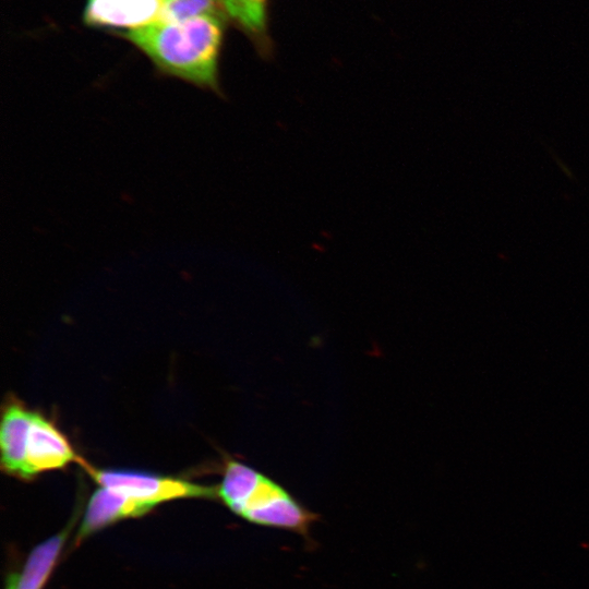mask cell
Listing matches in <instances>:
<instances>
[{
	"mask_svg": "<svg viewBox=\"0 0 589 589\" xmlns=\"http://www.w3.org/2000/svg\"><path fill=\"white\" fill-rule=\"evenodd\" d=\"M227 15L224 11L173 23H152L121 35L156 69L200 88L221 94L219 59Z\"/></svg>",
	"mask_w": 589,
	"mask_h": 589,
	"instance_id": "obj_1",
	"label": "cell"
},
{
	"mask_svg": "<svg viewBox=\"0 0 589 589\" xmlns=\"http://www.w3.org/2000/svg\"><path fill=\"white\" fill-rule=\"evenodd\" d=\"M217 498L253 525L297 533L310 540L318 515L269 476L233 458L225 459Z\"/></svg>",
	"mask_w": 589,
	"mask_h": 589,
	"instance_id": "obj_2",
	"label": "cell"
},
{
	"mask_svg": "<svg viewBox=\"0 0 589 589\" xmlns=\"http://www.w3.org/2000/svg\"><path fill=\"white\" fill-rule=\"evenodd\" d=\"M0 449L2 470L24 481L81 461L52 420L13 397L2 407Z\"/></svg>",
	"mask_w": 589,
	"mask_h": 589,
	"instance_id": "obj_3",
	"label": "cell"
},
{
	"mask_svg": "<svg viewBox=\"0 0 589 589\" xmlns=\"http://www.w3.org/2000/svg\"><path fill=\"white\" fill-rule=\"evenodd\" d=\"M99 485L123 492L153 506L180 498H217L216 486L194 483L181 478L167 477L127 469H96L83 464Z\"/></svg>",
	"mask_w": 589,
	"mask_h": 589,
	"instance_id": "obj_4",
	"label": "cell"
},
{
	"mask_svg": "<svg viewBox=\"0 0 589 589\" xmlns=\"http://www.w3.org/2000/svg\"><path fill=\"white\" fill-rule=\"evenodd\" d=\"M155 508L152 504L115 489L99 486L89 497L75 536V543L120 520L137 518Z\"/></svg>",
	"mask_w": 589,
	"mask_h": 589,
	"instance_id": "obj_5",
	"label": "cell"
},
{
	"mask_svg": "<svg viewBox=\"0 0 589 589\" xmlns=\"http://www.w3.org/2000/svg\"><path fill=\"white\" fill-rule=\"evenodd\" d=\"M163 0H87L84 22L89 26L135 29L155 23Z\"/></svg>",
	"mask_w": 589,
	"mask_h": 589,
	"instance_id": "obj_6",
	"label": "cell"
},
{
	"mask_svg": "<svg viewBox=\"0 0 589 589\" xmlns=\"http://www.w3.org/2000/svg\"><path fill=\"white\" fill-rule=\"evenodd\" d=\"M75 520L63 530L37 544L28 554L23 567L10 574L4 589H43L55 568Z\"/></svg>",
	"mask_w": 589,
	"mask_h": 589,
	"instance_id": "obj_7",
	"label": "cell"
},
{
	"mask_svg": "<svg viewBox=\"0 0 589 589\" xmlns=\"http://www.w3.org/2000/svg\"><path fill=\"white\" fill-rule=\"evenodd\" d=\"M233 24L251 40L257 53L271 58L274 45L269 33V0H220Z\"/></svg>",
	"mask_w": 589,
	"mask_h": 589,
	"instance_id": "obj_8",
	"label": "cell"
},
{
	"mask_svg": "<svg viewBox=\"0 0 589 589\" xmlns=\"http://www.w3.org/2000/svg\"><path fill=\"white\" fill-rule=\"evenodd\" d=\"M224 11L220 0H163L155 23H173ZM225 12V11H224Z\"/></svg>",
	"mask_w": 589,
	"mask_h": 589,
	"instance_id": "obj_9",
	"label": "cell"
}]
</instances>
